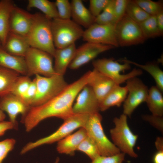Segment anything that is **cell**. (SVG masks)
Segmentation results:
<instances>
[{
	"instance_id": "cell-16",
	"label": "cell",
	"mask_w": 163,
	"mask_h": 163,
	"mask_svg": "<svg viewBox=\"0 0 163 163\" xmlns=\"http://www.w3.org/2000/svg\"><path fill=\"white\" fill-rule=\"evenodd\" d=\"M34 14L14 6L10 17L9 32L26 37L31 27Z\"/></svg>"
},
{
	"instance_id": "cell-2",
	"label": "cell",
	"mask_w": 163,
	"mask_h": 163,
	"mask_svg": "<svg viewBox=\"0 0 163 163\" xmlns=\"http://www.w3.org/2000/svg\"><path fill=\"white\" fill-rule=\"evenodd\" d=\"M43 14H34L33 22L26 37L30 47L43 51L53 57L56 50L51 29V21Z\"/></svg>"
},
{
	"instance_id": "cell-45",
	"label": "cell",
	"mask_w": 163,
	"mask_h": 163,
	"mask_svg": "<svg viewBox=\"0 0 163 163\" xmlns=\"http://www.w3.org/2000/svg\"><path fill=\"white\" fill-rule=\"evenodd\" d=\"M155 147L157 150H163V138L162 137L157 138L155 142Z\"/></svg>"
},
{
	"instance_id": "cell-38",
	"label": "cell",
	"mask_w": 163,
	"mask_h": 163,
	"mask_svg": "<svg viewBox=\"0 0 163 163\" xmlns=\"http://www.w3.org/2000/svg\"><path fill=\"white\" fill-rule=\"evenodd\" d=\"M129 0H114V12L115 25L126 14Z\"/></svg>"
},
{
	"instance_id": "cell-8",
	"label": "cell",
	"mask_w": 163,
	"mask_h": 163,
	"mask_svg": "<svg viewBox=\"0 0 163 163\" xmlns=\"http://www.w3.org/2000/svg\"><path fill=\"white\" fill-rule=\"evenodd\" d=\"M92 64L94 69L111 78L118 85L142 74L141 69L135 68L127 74H122L121 72L131 68L130 64L126 62L121 64L112 58L96 59L93 61Z\"/></svg>"
},
{
	"instance_id": "cell-27",
	"label": "cell",
	"mask_w": 163,
	"mask_h": 163,
	"mask_svg": "<svg viewBox=\"0 0 163 163\" xmlns=\"http://www.w3.org/2000/svg\"><path fill=\"white\" fill-rule=\"evenodd\" d=\"M27 8L29 9L37 8L46 17L51 19L59 18L55 2L48 0H29Z\"/></svg>"
},
{
	"instance_id": "cell-7",
	"label": "cell",
	"mask_w": 163,
	"mask_h": 163,
	"mask_svg": "<svg viewBox=\"0 0 163 163\" xmlns=\"http://www.w3.org/2000/svg\"><path fill=\"white\" fill-rule=\"evenodd\" d=\"M102 117L99 113L89 115L84 126L87 136L97 146L100 155L110 156L121 152L106 135L101 124Z\"/></svg>"
},
{
	"instance_id": "cell-12",
	"label": "cell",
	"mask_w": 163,
	"mask_h": 163,
	"mask_svg": "<svg viewBox=\"0 0 163 163\" xmlns=\"http://www.w3.org/2000/svg\"><path fill=\"white\" fill-rule=\"evenodd\" d=\"M86 42L119 46L115 25L100 24L94 23L84 30L82 37Z\"/></svg>"
},
{
	"instance_id": "cell-22",
	"label": "cell",
	"mask_w": 163,
	"mask_h": 163,
	"mask_svg": "<svg viewBox=\"0 0 163 163\" xmlns=\"http://www.w3.org/2000/svg\"><path fill=\"white\" fill-rule=\"evenodd\" d=\"M73 20L87 29L94 23L95 18L84 5L81 0H72L71 2Z\"/></svg>"
},
{
	"instance_id": "cell-48",
	"label": "cell",
	"mask_w": 163,
	"mask_h": 163,
	"mask_svg": "<svg viewBox=\"0 0 163 163\" xmlns=\"http://www.w3.org/2000/svg\"><path fill=\"white\" fill-rule=\"evenodd\" d=\"M0 44L1 45L0 42Z\"/></svg>"
},
{
	"instance_id": "cell-34",
	"label": "cell",
	"mask_w": 163,
	"mask_h": 163,
	"mask_svg": "<svg viewBox=\"0 0 163 163\" xmlns=\"http://www.w3.org/2000/svg\"><path fill=\"white\" fill-rule=\"evenodd\" d=\"M77 150L85 154L91 160L100 155L96 145L88 136L81 142Z\"/></svg>"
},
{
	"instance_id": "cell-6",
	"label": "cell",
	"mask_w": 163,
	"mask_h": 163,
	"mask_svg": "<svg viewBox=\"0 0 163 163\" xmlns=\"http://www.w3.org/2000/svg\"><path fill=\"white\" fill-rule=\"evenodd\" d=\"M34 78L37 86V93L30 107L46 103L58 94L68 85L63 75L56 73L49 77L36 75Z\"/></svg>"
},
{
	"instance_id": "cell-44",
	"label": "cell",
	"mask_w": 163,
	"mask_h": 163,
	"mask_svg": "<svg viewBox=\"0 0 163 163\" xmlns=\"http://www.w3.org/2000/svg\"><path fill=\"white\" fill-rule=\"evenodd\" d=\"M153 163H163V150H157L152 158Z\"/></svg>"
},
{
	"instance_id": "cell-47",
	"label": "cell",
	"mask_w": 163,
	"mask_h": 163,
	"mask_svg": "<svg viewBox=\"0 0 163 163\" xmlns=\"http://www.w3.org/2000/svg\"><path fill=\"white\" fill-rule=\"evenodd\" d=\"M59 158L58 157H57L56 158V161H55L54 163H58L59 162Z\"/></svg>"
},
{
	"instance_id": "cell-20",
	"label": "cell",
	"mask_w": 163,
	"mask_h": 163,
	"mask_svg": "<svg viewBox=\"0 0 163 163\" xmlns=\"http://www.w3.org/2000/svg\"><path fill=\"white\" fill-rule=\"evenodd\" d=\"M3 47L12 55L24 57L30 47L26 37L9 32Z\"/></svg>"
},
{
	"instance_id": "cell-41",
	"label": "cell",
	"mask_w": 163,
	"mask_h": 163,
	"mask_svg": "<svg viewBox=\"0 0 163 163\" xmlns=\"http://www.w3.org/2000/svg\"><path fill=\"white\" fill-rule=\"evenodd\" d=\"M142 118L144 120L148 122L151 125L163 133V117L155 116L152 114L144 115L142 116Z\"/></svg>"
},
{
	"instance_id": "cell-19",
	"label": "cell",
	"mask_w": 163,
	"mask_h": 163,
	"mask_svg": "<svg viewBox=\"0 0 163 163\" xmlns=\"http://www.w3.org/2000/svg\"><path fill=\"white\" fill-rule=\"evenodd\" d=\"M76 49L75 43L63 48L56 49L53 66L56 74L64 75L75 57Z\"/></svg>"
},
{
	"instance_id": "cell-31",
	"label": "cell",
	"mask_w": 163,
	"mask_h": 163,
	"mask_svg": "<svg viewBox=\"0 0 163 163\" xmlns=\"http://www.w3.org/2000/svg\"><path fill=\"white\" fill-rule=\"evenodd\" d=\"M114 4V0H110L102 12L95 18L94 23L100 24L115 25Z\"/></svg>"
},
{
	"instance_id": "cell-42",
	"label": "cell",
	"mask_w": 163,
	"mask_h": 163,
	"mask_svg": "<svg viewBox=\"0 0 163 163\" xmlns=\"http://www.w3.org/2000/svg\"><path fill=\"white\" fill-rule=\"evenodd\" d=\"M15 129L13 124L9 121H3L0 122V136L4 135L5 132L10 129Z\"/></svg>"
},
{
	"instance_id": "cell-18",
	"label": "cell",
	"mask_w": 163,
	"mask_h": 163,
	"mask_svg": "<svg viewBox=\"0 0 163 163\" xmlns=\"http://www.w3.org/2000/svg\"><path fill=\"white\" fill-rule=\"evenodd\" d=\"M87 136L85 128L81 127L75 133L58 142L57 150L60 153L73 155L81 142Z\"/></svg>"
},
{
	"instance_id": "cell-14",
	"label": "cell",
	"mask_w": 163,
	"mask_h": 163,
	"mask_svg": "<svg viewBox=\"0 0 163 163\" xmlns=\"http://www.w3.org/2000/svg\"><path fill=\"white\" fill-rule=\"evenodd\" d=\"M113 48L110 45L86 42L76 49L75 57L69 67L71 69H77L100 54Z\"/></svg>"
},
{
	"instance_id": "cell-40",
	"label": "cell",
	"mask_w": 163,
	"mask_h": 163,
	"mask_svg": "<svg viewBox=\"0 0 163 163\" xmlns=\"http://www.w3.org/2000/svg\"><path fill=\"white\" fill-rule=\"evenodd\" d=\"M37 86L34 78L32 80L30 85L22 98V100L30 107L37 93Z\"/></svg>"
},
{
	"instance_id": "cell-30",
	"label": "cell",
	"mask_w": 163,
	"mask_h": 163,
	"mask_svg": "<svg viewBox=\"0 0 163 163\" xmlns=\"http://www.w3.org/2000/svg\"><path fill=\"white\" fill-rule=\"evenodd\" d=\"M126 14L129 18L138 24L148 18L150 16L134 0H129Z\"/></svg>"
},
{
	"instance_id": "cell-10",
	"label": "cell",
	"mask_w": 163,
	"mask_h": 163,
	"mask_svg": "<svg viewBox=\"0 0 163 163\" xmlns=\"http://www.w3.org/2000/svg\"><path fill=\"white\" fill-rule=\"evenodd\" d=\"M119 46H128L142 44L147 40L139 24L125 14L115 25Z\"/></svg>"
},
{
	"instance_id": "cell-26",
	"label": "cell",
	"mask_w": 163,
	"mask_h": 163,
	"mask_svg": "<svg viewBox=\"0 0 163 163\" xmlns=\"http://www.w3.org/2000/svg\"><path fill=\"white\" fill-rule=\"evenodd\" d=\"M20 75L14 71L0 66V96L11 92Z\"/></svg>"
},
{
	"instance_id": "cell-29",
	"label": "cell",
	"mask_w": 163,
	"mask_h": 163,
	"mask_svg": "<svg viewBox=\"0 0 163 163\" xmlns=\"http://www.w3.org/2000/svg\"><path fill=\"white\" fill-rule=\"evenodd\" d=\"M139 24L146 39L157 37L163 35L158 27L155 16H150L148 18Z\"/></svg>"
},
{
	"instance_id": "cell-21",
	"label": "cell",
	"mask_w": 163,
	"mask_h": 163,
	"mask_svg": "<svg viewBox=\"0 0 163 163\" xmlns=\"http://www.w3.org/2000/svg\"><path fill=\"white\" fill-rule=\"evenodd\" d=\"M0 66L14 71L22 75L28 76L24 57L12 55L0 45Z\"/></svg>"
},
{
	"instance_id": "cell-33",
	"label": "cell",
	"mask_w": 163,
	"mask_h": 163,
	"mask_svg": "<svg viewBox=\"0 0 163 163\" xmlns=\"http://www.w3.org/2000/svg\"><path fill=\"white\" fill-rule=\"evenodd\" d=\"M32 80L27 75H19L15 81L11 92L22 99Z\"/></svg>"
},
{
	"instance_id": "cell-13",
	"label": "cell",
	"mask_w": 163,
	"mask_h": 163,
	"mask_svg": "<svg viewBox=\"0 0 163 163\" xmlns=\"http://www.w3.org/2000/svg\"><path fill=\"white\" fill-rule=\"evenodd\" d=\"M30 108L22 99L11 93L0 96V110L7 113L15 130L18 129V116L21 114V117H23Z\"/></svg>"
},
{
	"instance_id": "cell-5",
	"label": "cell",
	"mask_w": 163,
	"mask_h": 163,
	"mask_svg": "<svg viewBox=\"0 0 163 163\" xmlns=\"http://www.w3.org/2000/svg\"><path fill=\"white\" fill-rule=\"evenodd\" d=\"M115 126L110 129V133L113 143L121 152L133 158L138 155L134 151V147L138 136L131 130L127 122V116L123 113L113 120Z\"/></svg>"
},
{
	"instance_id": "cell-36",
	"label": "cell",
	"mask_w": 163,
	"mask_h": 163,
	"mask_svg": "<svg viewBox=\"0 0 163 163\" xmlns=\"http://www.w3.org/2000/svg\"><path fill=\"white\" fill-rule=\"evenodd\" d=\"M16 143L13 138L7 139L0 141V163H2L8 154L14 147Z\"/></svg>"
},
{
	"instance_id": "cell-24",
	"label": "cell",
	"mask_w": 163,
	"mask_h": 163,
	"mask_svg": "<svg viewBox=\"0 0 163 163\" xmlns=\"http://www.w3.org/2000/svg\"><path fill=\"white\" fill-rule=\"evenodd\" d=\"M14 6L11 0L0 1V42L2 47L9 32L10 15Z\"/></svg>"
},
{
	"instance_id": "cell-1",
	"label": "cell",
	"mask_w": 163,
	"mask_h": 163,
	"mask_svg": "<svg viewBox=\"0 0 163 163\" xmlns=\"http://www.w3.org/2000/svg\"><path fill=\"white\" fill-rule=\"evenodd\" d=\"M90 71L67 86L53 98L40 105L30 107L27 113L21 117V122L26 131L29 132L41 121L55 117L64 120L72 116L73 104L83 87L87 84Z\"/></svg>"
},
{
	"instance_id": "cell-37",
	"label": "cell",
	"mask_w": 163,
	"mask_h": 163,
	"mask_svg": "<svg viewBox=\"0 0 163 163\" xmlns=\"http://www.w3.org/2000/svg\"><path fill=\"white\" fill-rule=\"evenodd\" d=\"M125 154L120 152L110 156L99 155L90 163H122L124 160Z\"/></svg>"
},
{
	"instance_id": "cell-4",
	"label": "cell",
	"mask_w": 163,
	"mask_h": 163,
	"mask_svg": "<svg viewBox=\"0 0 163 163\" xmlns=\"http://www.w3.org/2000/svg\"><path fill=\"white\" fill-rule=\"evenodd\" d=\"M51 29L56 49L63 48L73 44L82 37L84 30L73 20L59 18L51 21Z\"/></svg>"
},
{
	"instance_id": "cell-35",
	"label": "cell",
	"mask_w": 163,
	"mask_h": 163,
	"mask_svg": "<svg viewBox=\"0 0 163 163\" xmlns=\"http://www.w3.org/2000/svg\"><path fill=\"white\" fill-rule=\"evenodd\" d=\"M55 2L59 18L62 19H71L72 7L68 0H56Z\"/></svg>"
},
{
	"instance_id": "cell-39",
	"label": "cell",
	"mask_w": 163,
	"mask_h": 163,
	"mask_svg": "<svg viewBox=\"0 0 163 163\" xmlns=\"http://www.w3.org/2000/svg\"><path fill=\"white\" fill-rule=\"evenodd\" d=\"M110 0H90L89 10L95 18L109 4Z\"/></svg>"
},
{
	"instance_id": "cell-28",
	"label": "cell",
	"mask_w": 163,
	"mask_h": 163,
	"mask_svg": "<svg viewBox=\"0 0 163 163\" xmlns=\"http://www.w3.org/2000/svg\"><path fill=\"white\" fill-rule=\"evenodd\" d=\"M121 61L130 64H133L147 72L155 80L156 86L163 92V72L157 64L152 63L142 65L126 59H122Z\"/></svg>"
},
{
	"instance_id": "cell-15",
	"label": "cell",
	"mask_w": 163,
	"mask_h": 163,
	"mask_svg": "<svg viewBox=\"0 0 163 163\" xmlns=\"http://www.w3.org/2000/svg\"><path fill=\"white\" fill-rule=\"evenodd\" d=\"M76 98L73 106L74 113L90 115L100 111L99 101L91 87L87 84L82 88Z\"/></svg>"
},
{
	"instance_id": "cell-32",
	"label": "cell",
	"mask_w": 163,
	"mask_h": 163,
	"mask_svg": "<svg viewBox=\"0 0 163 163\" xmlns=\"http://www.w3.org/2000/svg\"><path fill=\"white\" fill-rule=\"evenodd\" d=\"M134 0L150 16H156L163 11V3L162 1L156 2L151 0Z\"/></svg>"
},
{
	"instance_id": "cell-3",
	"label": "cell",
	"mask_w": 163,
	"mask_h": 163,
	"mask_svg": "<svg viewBox=\"0 0 163 163\" xmlns=\"http://www.w3.org/2000/svg\"><path fill=\"white\" fill-rule=\"evenodd\" d=\"M89 115L74 114L64 120L62 125L51 134L34 142H28L21 149L20 154L23 155L41 145L51 144L59 142L71 134L78 128L84 127L89 118Z\"/></svg>"
},
{
	"instance_id": "cell-25",
	"label": "cell",
	"mask_w": 163,
	"mask_h": 163,
	"mask_svg": "<svg viewBox=\"0 0 163 163\" xmlns=\"http://www.w3.org/2000/svg\"><path fill=\"white\" fill-rule=\"evenodd\" d=\"M162 92L156 86H152L149 89L145 102L153 115L163 117V97Z\"/></svg>"
},
{
	"instance_id": "cell-23",
	"label": "cell",
	"mask_w": 163,
	"mask_h": 163,
	"mask_svg": "<svg viewBox=\"0 0 163 163\" xmlns=\"http://www.w3.org/2000/svg\"><path fill=\"white\" fill-rule=\"evenodd\" d=\"M128 93L126 86L121 87L120 85H116L100 102V111H104L113 106L120 107L126 100Z\"/></svg>"
},
{
	"instance_id": "cell-11",
	"label": "cell",
	"mask_w": 163,
	"mask_h": 163,
	"mask_svg": "<svg viewBox=\"0 0 163 163\" xmlns=\"http://www.w3.org/2000/svg\"><path fill=\"white\" fill-rule=\"evenodd\" d=\"M128 91L123 102V113L130 117L135 109L145 102L148 94V87L137 77L131 78L126 82Z\"/></svg>"
},
{
	"instance_id": "cell-17",
	"label": "cell",
	"mask_w": 163,
	"mask_h": 163,
	"mask_svg": "<svg viewBox=\"0 0 163 163\" xmlns=\"http://www.w3.org/2000/svg\"><path fill=\"white\" fill-rule=\"evenodd\" d=\"M87 84L92 88L99 104L108 93L118 85L111 78L94 69L90 72Z\"/></svg>"
},
{
	"instance_id": "cell-43",
	"label": "cell",
	"mask_w": 163,
	"mask_h": 163,
	"mask_svg": "<svg viewBox=\"0 0 163 163\" xmlns=\"http://www.w3.org/2000/svg\"><path fill=\"white\" fill-rule=\"evenodd\" d=\"M156 19L158 29L163 34V11H161L156 16Z\"/></svg>"
},
{
	"instance_id": "cell-46",
	"label": "cell",
	"mask_w": 163,
	"mask_h": 163,
	"mask_svg": "<svg viewBox=\"0 0 163 163\" xmlns=\"http://www.w3.org/2000/svg\"><path fill=\"white\" fill-rule=\"evenodd\" d=\"M5 117L6 115L4 112L0 110V122L4 121Z\"/></svg>"
},
{
	"instance_id": "cell-9",
	"label": "cell",
	"mask_w": 163,
	"mask_h": 163,
	"mask_svg": "<svg viewBox=\"0 0 163 163\" xmlns=\"http://www.w3.org/2000/svg\"><path fill=\"white\" fill-rule=\"evenodd\" d=\"M53 57L41 50L30 47L24 58L28 72V76L40 75L49 77L56 74Z\"/></svg>"
}]
</instances>
